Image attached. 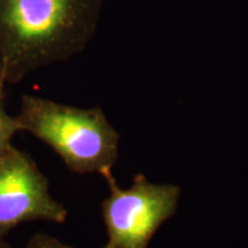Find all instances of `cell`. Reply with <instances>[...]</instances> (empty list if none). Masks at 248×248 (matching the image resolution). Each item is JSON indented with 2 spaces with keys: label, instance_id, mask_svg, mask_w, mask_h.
Instances as JSON below:
<instances>
[{
  "label": "cell",
  "instance_id": "obj_2",
  "mask_svg": "<svg viewBox=\"0 0 248 248\" xmlns=\"http://www.w3.org/2000/svg\"><path fill=\"white\" fill-rule=\"evenodd\" d=\"M16 120L21 132L51 147L75 173L104 177L119 160L121 137L99 106L79 108L23 94Z\"/></svg>",
  "mask_w": 248,
  "mask_h": 248
},
{
  "label": "cell",
  "instance_id": "obj_3",
  "mask_svg": "<svg viewBox=\"0 0 248 248\" xmlns=\"http://www.w3.org/2000/svg\"><path fill=\"white\" fill-rule=\"evenodd\" d=\"M104 178L109 195L101 202L107 231L102 248H148L157 230L176 214L181 187L151 183L144 173H136L129 188H121L113 172Z\"/></svg>",
  "mask_w": 248,
  "mask_h": 248
},
{
  "label": "cell",
  "instance_id": "obj_4",
  "mask_svg": "<svg viewBox=\"0 0 248 248\" xmlns=\"http://www.w3.org/2000/svg\"><path fill=\"white\" fill-rule=\"evenodd\" d=\"M68 210L49 193V182L30 154L14 146L0 155V237L23 223L62 224Z\"/></svg>",
  "mask_w": 248,
  "mask_h": 248
},
{
  "label": "cell",
  "instance_id": "obj_7",
  "mask_svg": "<svg viewBox=\"0 0 248 248\" xmlns=\"http://www.w3.org/2000/svg\"><path fill=\"white\" fill-rule=\"evenodd\" d=\"M0 248H12V246L6 241L5 238L0 237Z\"/></svg>",
  "mask_w": 248,
  "mask_h": 248
},
{
  "label": "cell",
  "instance_id": "obj_1",
  "mask_svg": "<svg viewBox=\"0 0 248 248\" xmlns=\"http://www.w3.org/2000/svg\"><path fill=\"white\" fill-rule=\"evenodd\" d=\"M105 0H0V74L7 85L82 53Z\"/></svg>",
  "mask_w": 248,
  "mask_h": 248
},
{
  "label": "cell",
  "instance_id": "obj_5",
  "mask_svg": "<svg viewBox=\"0 0 248 248\" xmlns=\"http://www.w3.org/2000/svg\"><path fill=\"white\" fill-rule=\"evenodd\" d=\"M6 83L5 77L0 74V155L5 153L8 148L13 146L14 136L20 131L16 116H11L6 111Z\"/></svg>",
  "mask_w": 248,
  "mask_h": 248
},
{
  "label": "cell",
  "instance_id": "obj_6",
  "mask_svg": "<svg viewBox=\"0 0 248 248\" xmlns=\"http://www.w3.org/2000/svg\"><path fill=\"white\" fill-rule=\"evenodd\" d=\"M26 248H74L45 232H37L28 240Z\"/></svg>",
  "mask_w": 248,
  "mask_h": 248
}]
</instances>
